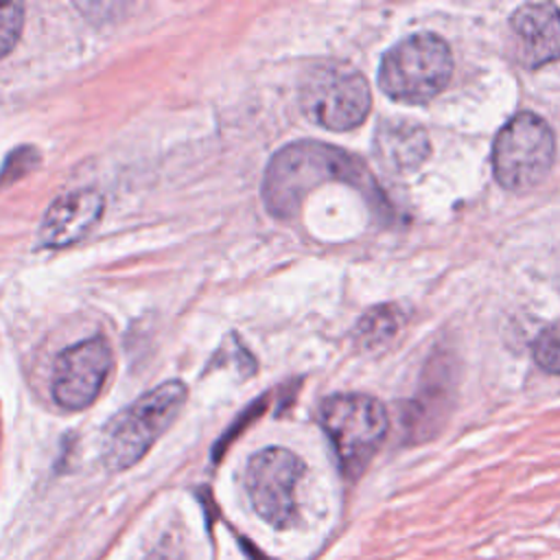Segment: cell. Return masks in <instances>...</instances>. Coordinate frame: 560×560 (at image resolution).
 Wrapping results in <instances>:
<instances>
[{
  "label": "cell",
  "mask_w": 560,
  "mask_h": 560,
  "mask_svg": "<svg viewBox=\"0 0 560 560\" xmlns=\"http://www.w3.org/2000/svg\"><path fill=\"white\" fill-rule=\"evenodd\" d=\"M512 31L527 68L560 57V11L551 2H529L512 13Z\"/></svg>",
  "instance_id": "obj_10"
},
{
  "label": "cell",
  "mask_w": 560,
  "mask_h": 560,
  "mask_svg": "<svg viewBox=\"0 0 560 560\" xmlns=\"http://www.w3.org/2000/svg\"><path fill=\"white\" fill-rule=\"evenodd\" d=\"M536 363L551 374H560V322L547 326L534 341Z\"/></svg>",
  "instance_id": "obj_13"
},
{
  "label": "cell",
  "mask_w": 560,
  "mask_h": 560,
  "mask_svg": "<svg viewBox=\"0 0 560 560\" xmlns=\"http://www.w3.org/2000/svg\"><path fill=\"white\" fill-rule=\"evenodd\" d=\"M114 357L105 337H90L66 348L52 370L50 392L57 405L77 411L85 409L101 392Z\"/></svg>",
  "instance_id": "obj_8"
},
{
  "label": "cell",
  "mask_w": 560,
  "mask_h": 560,
  "mask_svg": "<svg viewBox=\"0 0 560 560\" xmlns=\"http://www.w3.org/2000/svg\"><path fill=\"white\" fill-rule=\"evenodd\" d=\"M37 160H39V155L33 147H22V149L13 151L0 171V186L24 175L28 168H33L37 164Z\"/></svg>",
  "instance_id": "obj_15"
},
{
  "label": "cell",
  "mask_w": 560,
  "mask_h": 560,
  "mask_svg": "<svg viewBox=\"0 0 560 560\" xmlns=\"http://www.w3.org/2000/svg\"><path fill=\"white\" fill-rule=\"evenodd\" d=\"M324 182H343L378 199V186L359 158L332 144L300 140L271 155L260 186L262 203L269 214L289 219L298 212L302 197Z\"/></svg>",
  "instance_id": "obj_1"
},
{
  "label": "cell",
  "mask_w": 560,
  "mask_h": 560,
  "mask_svg": "<svg viewBox=\"0 0 560 560\" xmlns=\"http://www.w3.org/2000/svg\"><path fill=\"white\" fill-rule=\"evenodd\" d=\"M304 475L302 459L282 446L258 451L245 468V490L256 514L282 529L295 518V488Z\"/></svg>",
  "instance_id": "obj_7"
},
{
  "label": "cell",
  "mask_w": 560,
  "mask_h": 560,
  "mask_svg": "<svg viewBox=\"0 0 560 560\" xmlns=\"http://www.w3.org/2000/svg\"><path fill=\"white\" fill-rule=\"evenodd\" d=\"M365 77L343 63L324 61L308 68L300 81V105L306 118L328 131H348L370 112Z\"/></svg>",
  "instance_id": "obj_4"
},
{
  "label": "cell",
  "mask_w": 560,
  "mask_h": 560,
  "mask_svg": "<svg viewBox=\"0 0 560 560\" xmlns=\"http://www.w3.org/2000/svg\"><path fill=\"white\" fill-rule=\"evenodd\" d=\"M24 24V7L20 2H0V57L18 42Z\"/></svg>",
  "instance_id": "obj_14"
},
{
  "label": "cell",
  "mask_w": 560,
  "mask_h": 560,
  "mask_svg": "<svg viewBox=\"0 0 560 560\" xmlns=\"http://www.w3.org/2000/svg\"><path fill=\"white\" fill-rule=\"evenodd\" d=\"M556 158L551 127L534 112L512 116L494 138L492 171L505 190L523 192L542 182Z\"/></svg>",
  "instance_id": "obj_6"
},
{
  "label": "cell",
  "mask_w": 560,
  "mask_h": 560,
  "mask_svg": "<svg viewBox=\"0 0 560 560\" xmlns=\"http://www.w3.org/2000/svg\"><path fill=\"white\" fill-rule=\"evenodd\" d=\"M184 402L186 385L182 381H166L120 411L109 422L103 438L105 466L109 470H125L142 459L177 418Z\"/></svg>",
  "instance_id": "obj_2"
},
{
  "label": "cell",
  "mask_w": 560,
  "mask_h": 560,
  "mask_svg": "<svg viewBox=\"0 0 560 560\" xmlns=\"http://www.w3.org/2000/svg\"><path fill=\"white\" fill-rule=\"evenodd\" d=\"M103 214V195L83 188L57 197L42 217L37 230V245L66 247L83 236L98 223Z\"/></svg>",
  "instance_id": "obj_9"
},
{
  "label": "cell",
  "mask_w": 560,
  "mask_h": 560,
  "mask_svg": "<svg viewBox=\"0 0 560 560\" xmlns=\"http://www.w3.org/2000/svg\"><path fill=\"white\" fill-rule=\"evenodd\" d=\"M429 136L424 127L413 120H381L374 133V155L378 164L394 175L416 171L429 158Z\"/></svg>",
  "instance_id": "obj_11"
},
{
  "label": "cell",
  "mask_w": 560,
  "mask_h": 560,
  "mask_svg": "<svg viewBox=\"0 0 560 560\" xmlns=\"http://www.w3.org/2000/svg\"><path fill=\"white\" fill-rule=\"evenodd\" d=\"M322 427L348 477H357L387 433L383 405L365 394H332L319 409Z\"/></svg>",
  "instance_id": "obj_5"
},
{
  "label": "cell",
  "mask_w": 560,
  "mask_h": 560,
  "mask_svg": "<svg viewBox=\"0 0 560 560\" xmlns=\"http://www.w3.org/2000/svg\"><path fill=\"white\" fill-rule=\"evenodd\" d=\"M402 324V315L396 306L392 304H381L370 308L357 324L354 330V339L361 348L372 350L378 348L383 343H387L400 328Z\"/></svg>",
  "instance_id": "obj_12"
},
{
  "label": "cell",
  "mask_w": 560,
  "mask_h": 560,
  "mask_svg": "<svg viewBox=\"0 0 560 560\" xmlns=\"http://www.w3.org/2000/svg\"><path fill=\"white\" fill-rule=\"evenodd\" d=\"M453 72L448 44L431 33L411 35L392 46L381 59V90L402 103L420 105L438 96Z\"/></svg>",
  "instance_id": "obj_3"
}]
</instances>
